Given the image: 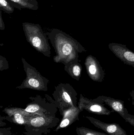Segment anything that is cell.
I'll use <instances>...</instances> for the list:
<instances>
[{
    "mask_svg": "<svg viewBox=\"0 0 134 135\" xmlns=\"http://www.w3.org/2000/svg\"><path fill=\"white\" fill-rule=\"evenodd\" d=\"M15 8L19 10L27 9L37 10L39 9V4L36 0H8Z\"/></svg>",
    "mask_w": 134,
    "mask_h": 135,
    "instance_id": "7c38bea8",
    "label": "cell"
},
{
    "mask_svg": "<svg viewBox=\"0 0 134 135\" xmlns=\"http://www.w3.org/2000/svg\"><path fill=\"white\" fill-rule=\"evenodd\" d=\"M4 111L9 116H13L14 122L19 124L30 123L31 119L36 115L27 112L24 109L18 108H5Z\"/></svg>",
    "mask_w": 134,
    "mask_h": 135,
    "instance_id": "30bf717a",
    "label": "cell"
},
{
    "mask_svg": "<svg viewBox=\"0 0 134 135\" xmlns=\"http://www.w3.org/2000/svg\"><path fill=\"white\" fill-rule=\"evenodd\" d=\"M31 126L35 127H39L45 125L46 123V119L45 117L42 116L33 117L30 121Z\"/></svg>",
    "mask_w": 134,
    "mask_h": 135,
    "instance_id": "e0dca14e",
    "label": "cell"
},
{
    "mask_svg": "<svg viewBox=\"0 0 134 135\" xmlns=\"http://www.w3.org/2000/svg\"><path fill=\"white\" fill-rule=\"evenodd\" d=\"M0 10L10 14L14 12V7L8 0H0Z\"/></svg>",
    "mask_w": 134,
    "mask_h": 135,
    "instance_id": "9a60e30c",
    "label": "cell"
},
{
    "mask_svg": "<svg viewBox=\"0 0 134 135\" xmlns=\"http://www.w3.org/2000/svg\"><path fill=\"white\" fill-rule=\"evenodd\" d=\"M4 29L5 25L2 19V11L0 10V29L1 30H4Z\"/></svg>",
    "mask_w": 134,
    "mask_h": 135,
    "instance_id": "d6986e66",
    "label": "cell"
},
{
    "mask_svg": "<svg viewBox=\"0 0 134 135\" xmlns=\"http://www.w3.org/2000/svg\"><path fill=\"white\" fill-rule=\"evenodd\" d=\"M77 131L78 135H109L84 127L77 128Z\"/></svg>",
    "mask_w": 134,
    "mask_h": 135,
    "instance_id": "2e32d148",
    "label": "cell"
},
{
    "mask_svg": "<svg viewBox=\"0 0 134 135\" xmlns=\"http://www.w3.org/2000/svg\"><path fill=\"white\" fill-rule=\"evenodd\" d=\"M1 135H2L1 133Z\"/></svg>",
    "mask_w": 134,
    "mask_h": 135,
    "instance_id": "7402d4cb",
    "label": "cell"
},
{
    "mask_svg": "<svg viewBox=\"0 0 134 135\" xmlns=\"http://www.w3.org/2000/svg\"><path fill=\"white\" fill-rule=\"evenodd\" d=\"M47 35L56 54L53 59L55 62L65 65L79 61V53L86 51L76 40L60 29L53 28Z\"/></svg>",
    "mask_w": 134,
    "mask_h": 135,
    "instance_id": "6da1fadb",
    "label": "cell"
},
{
    "mask_svg": "<svg viewBox=\"0 0 134 135\" xmlns=\"http://www.w3.org/2000/svg\"><path fill=\"white\" fill-rule=\"evenodd\" d=\"M28 43L36 51L48 57L51 56V47L46 34L38 24L25 22L22 23Z\"/></svg>",
    "mask_w": 134,
    "mask_h": 135,
    "instance_id": "7a4b0ae2",
    "label": "cell"
},
{
    "mask_svg": "<svg viewBox=\"0 0 134 135\" xmlns=\"http://www.w3.org/2000/svg\"><path fill=\"white\" fill-rule=\"evenodd\" d=\"M80 111L79 108L77 107L71 108L65 110L63 112V120L57 130L66 127L73 123L78 117Z\"/></svg>",
    "mask_w": 134,
    "mask_h": 135,
    "instance_id": "8fae6325",
    "label": "cell"
},
{
    "mask_svg": "<svg viewBox=\"0 0 134 135\" xmlns=\"http://www.w3.org/2000/svg\"><path fill=\"white\" fill-rule=\"evenodd\" d=\"M132 104L134 106V101H132Z\"/></svg>",
    "mask_w": 134,
    "mask_h": 135,
    "instance_id": "44dd1931",
    "label": "cell"
},
{
    "mask_svg": "<svg viewBox=\"0 0 134 135\" xmlns=\"http://www.w3.org/2000/svg\"><path fill=\"white\" fill-rule=\"evenodd\" d=\"M65 70L74 79L79 81L82 74V67L79 61L72 62L65 65Z\"/></svg>",
    "mask_w": 134,
    "mask_h": 135,
    "instance_id": "4fadbf2b",
    "label": "cell"
},
{
    "mask_svg": "<svg viewBox=\"0 0 134 135\" xmlns=\"http://www.w3.org/2000/svg\"><path fill=\"white\" fill-rule=\"evenodd\" d=\"M1 70H6L9 68L8 64L6 59L1 55Z\"/></svg>",
    "mask_w": 134,
    "mask_h": 135,
    "instance_id": "ac0fdd59",
    "label": "cell"
},
{
    "mask_svg": "<svg viewBox=\"0 0 134 135\" xmlns=\"http://www.w3.org/2000/svg\"><path fill=\"white\" fill-rule=\"evenodd\" d=\"M130 94L132 98V101H134V90L130 93Z\"/></svg>",
    "mask_w": 134,
    "mask_h": 135,
    "instance_id": "ffe728a7",
    "label": "cell"
},
{
    "mask_svg": "<svg viewBox=\"0 0 134 135\" xmlns=\"http://www.w3.org/2000/svg\"><path fill=\"white\" fill-rule=\"evenodd\" d=\"M26 77L22 83L16 87L17 89H30L39 91H47L49 81L42 76L35 68L29 64L24 58H21Z\"/></svg>",
    "mask_w": 134,
    "mask_h": 135,
    "instance_id": "3957f363",
    "label": "cell"
},
{
    "mask_svg": "<svg viewBox=\"0 0 134 135\" xmlns=\"http://www.w3.org/2000/svg\"><path fill=\"white\" fill-rule=\"evenodd\" d=\"M108 46L110 50L123 62L134 67V53L126 45L112 43L109 44Z\"/></svg>",
    "mask_w": 134,
    "mask_h": 135,
    "instance_id": "52a82bcc",
    "label": "cell"
},
{
    "mask_svg": "<svg viewBox=\"0 0 134 135\" xmlns=\"http://www.w3.org/2000/svg\"><path fill=\"white\" fill-rule=\"evenodd\" d=\"M78 108L80 111L85 109L89 112L98 115H109L114 112L113 110L110 111L108 109L104 103L97 102L93 99H88L82 94H80Z\"/></svg>",
    "mask_w": 134,
    "mask_h": 135,
    "instance_id": "5b68a950",
    "label": "cell"
},
{
    "mask_svg": "<svg viewBox=\"0 0 134 135\" xmlns=\"http://www.w3.org/2000/svg\"><path fill=\"white\" fill-rule=\"evenodd\" d=\"M94 126L101 129L109 135H127L126 131L118 124L108 123L90 117H87Z\"/></svg>",
    "mask_w": 134,
    "mask_h": 135,
    "instance_id": "ba28073f",
    "label": "cell"
},
{
    "mask_svg": "<svg viewBox=\"0 0 134 135\" xmlns=\"http://www.w3.org/2000/svg\"><path fill=\"white\" fill-rule=\"evenodd\" d=\"M93 100L97 102L105 103L114 112L119 113L123 118L128 113L127 109L125 108L123 101L104 96H99Z\"/></svg>",
    "mask_w": 134,
    "mask_h": 135,
    "instance_id": "9c48e42d",
    "label": "cell"
},
{
    "mask_svg": "<svg viewBox=\"0 0 134 135\" xmlns=\"http://www.w3.org/2000/svg\"><path fill=\"white\" fill-rule=\"evenodd\" d=\"M77 92L69 83H61L55 87L52 94L56 102L70 108L77 107L75 105L77 100Z\"/></svg>",
    "mask_w": 134,
    "mask_h": 135,
    "instance_id": "277c9868",
    "label": "cell"
},
{
    "mask_svg": "<svg viewBox=\"0 0 134 135\" xmlns=\"http://www.w3.org/2000/svg\"><path fill=\"white\" fill-rule=\"evenodd\" d=\"M24 109L26 112L29 113L35 114L40 116L44 115V112L41 109L39 105L35 102L29 104Z\"/></svg>",
    "mask_w": 134,
    "mask_h": 135,
    "instance_id": "5bb4252c",
    "label": "cell"
},
{
    "mask_svg": "<svg viewBox=\"0 0 134 135\" xmlns=\"http://www.w3.org/2000/svg\"><path fill=\"white\" fill-rule=\"evenodd\" d=\"M85 65L87 74L92 80L99 82L103 81L105 73L96 57L91 55L87 56L85 61Z\"/></svg>",
    "mask_w": 134,
    "mask_h": 135,
    "instance_id": "8992f818",
    "label": "cell"
}]
</instances>
